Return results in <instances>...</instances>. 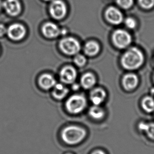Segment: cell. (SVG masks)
Here are the masks:
<instances>
[{"instance_id": "obj_1", "label": "cell", "mask_w": 154, "mask_h": 154, "mask_svg": "<svg viewBox=\"0 0 154 154\" xmlns=\"http://www.w3.org/2000/svg\"><path fill=\"white\" fill-rule=\"evenodd\" d=\"M145 57L142 51L136 47H133L123 54L121 62L125 69L134 70L140 68L143 65Z\"/></svg>"}, {"instance_id": "obj_2", "label": "cell", "mask_w": 154, "mask_h": 154, "mask_svg": "<svg viewBox=\"0 0 154 154\" xmlns=\"http://www.w3.org/2000/svg\"><path fill=\"white\" fill-rule=\"evenodd\" d=\"M61 136L66 144L76 145L83 140L86 136V131L79 126H70L63 130Z\"/></svg>"}, {"instance_id": "obj_3", "label": "cell", "mask_w": 154, "mask_h": 154, "mask_svg": "<svg viewBox=\"0 0 154 154\" xmlns=\"http://www.w3.org/2000/svg\"><path fill=\"white\" fill-rule=\"evenodd\" d=\"M87 101L85 98L81 95L71 96L66 102V108L69 113L77 114L81 113L85 108Z\"/></svg>"}, {"instance_id": "obj_4", "label": "cell", "mask_w": 154, "mask_h": 154, "mask_svg": "<svg viewBox=\"0 0 154 154\" xmlns=\"http://www.w3.org/2000/svg\"><path fill=\"white\" fill-rule=\"evenodd\" d=\"M60 47L64 53L67 55L77 54L81 50L79 42L75 38H64L60 42Z\"/></svg>"}, {"instance_id": "obj_5", "label": "cell", "mask_w": 154, "mask_h": 154, "mask_svg": "<svg viewBox=\"0 0 154 154\" xmlns=\"http://www.w3.org/2000/svg\"><path fill=\"white\" fill-rule=\"evenodd\" d=\"M113 43L117 48L124 49L129 46L132 41L130 34L123 30H117L112 36Z\"/></svg>"}, {"instance_id": "obj_6", "label": "cell", "mask_w": 154, "mask_h": 154, "mask_svg": "<svg viewBox=\"0 0 154 154\" xmlns=\"http://www.w3.org/2000/svg\"><path fill=\"white\" fill-rule=\"evenodd\" d=\"M26 30L24 25L20 23H14L7 27L6 34L13 41H20L24 38Z\"/></svg>"}, {"instance_id": "obj_7", "label": "cell", "mask_w": 154, "mask_h": 154, "mask_svg": "<svg viewBox=\"0 0 154 154\" xmlns=\"http://www.w3.org/2000/svg\"><path fill=\"white\" fill-rule=\"evenodd\" d=\"M66 5L61 0L53 1L50 6L51 14L54 19H63L66 14Z\"/></svg>"}, {"instance_id": "obj_8", "label": "cell", "mask_w": 154, "mask_h": 154, "mask_svg": "<svg viewBox=\"0 0 154 154\" xmlns=\"http://www.w3.org/2000/svg\"><path fill=\"white\" fill-rule=\"evenodd\" d=\"M3 9L9 15L16 17L21 13L22 5L19 0H4Z\"/></svg>"}, {"instance_id": "obj_9", "label": "cell", "mask_w": 154, "mask_h": 154, "mask_svg": "<svg viewBox=\"0 0 154 154\" xmlns=\"http://www.w3.org/2000/svg\"><path fill=\"white\" fill-rule=\"evenodd\" d=\"M105 16L109 22L115 25L119 24L123 21V14L119 9L114 7H109L107 8Z\"/></svg>"}, {"instance_id": "obj_10", "label": "cell", "mask_w": 154, "mask_h": 154, "mask_svg": "<svg viewBox=\"0 0 154 154\" xmlns=\"http://www.w3.org/2000/svg\"><path fill=\"white\" fill-rule=\"evenodd\" d=\"M77 77V72L75 68L71 66H66L63 68L60 72V78L63 82L71 84L75 81Z\"/></svg>"}, {"instance_id": "obj_11", "label": "cell", "mask_w": 154, "mask_h": 154, "mask_svg": "<svg viewBox=\"0 0 154 154\" xmlns=\"http://www.w3.org/2000/svg\"><path fill=\"white\" fill-rule=\"evenodd\" d=\"M42 32L45 37L48 38H54L60 34V30L55 23L48 22L42 27Z\"/></svg>"}, {"instance_id": "obj_12", "label": "cell", "mask_w": 154, "mask_h": 154, "mask_svg": "<svg viewBox=\"0 0 154 154\" xmlns=\"http://www.w3.org/2000/svg\"><path fill=\"white\" fill-rule=\"evenodd\" d=\"M106 97V92L100 88H95L90 94V99L94 105L99 106L104 102Z\"/></svg>"}, {"instance_id": "obj_13", "label": "cell", "mask_w": 154, "mask_h": 154, "mask_svg": "<svg viewBox=\"0 0 154 154\" xmlns=\"http://www.w3.org/2000/svg\"><path fill=\"white\" fill-rule=\"evenodd\" d=\"M138 83L137 76L134 73H128L123 78V87L127 90H131L135 89L137 86Z\"/></svg>"}, {"instance_id": "obj_14", "label": "cell", "mask_w": 154, "mask_h": 154, "mask_svg": "<svg viewBox=\"0 0 154 154\" xmlns=\"http://www.w3.org/2000/svg\"><path fill=\"white\" fill-rule=\"evenodd\" d=\"M38 83L42 89L48 90L54 87L56 85V81L52 75L49 74H44L40 77Z\"/></svg>"}, {"instance_id": "obj_15", "label": "cell", "mask_w": 154, "mask_h": 154, "mask_svg": "<svg viewBox=\"0 0 154 154\" xmlns=\"http://www.w3.org/2000/svg\"><path fill=\"white\" fill-rule=\"evenodd\" d=\"M82 86L85 89L92 88L96 83V79L92 73H88L84 74L82 77L81 80Z\"/></svg>"}, {"instance_id": "obj_16", "label": "cell", "mask_w": 154, "mask_h": 154, "mask_svg": "<svg viewBox=\"0 0 154 154\" xmlns=\"http://www.w3.org/2000/svg\"><path fill=\"white\" fill-rule=\"evenodd\" d=\"M85 54L89 56H94L100 51V46L96 42L89 41L86 43L84 48Z\"/></svg>"}, {"instance_id": "obj_17", "label": "cell", "mask_w": 154, "mask_h": 154, "mask_svg": "<svg viewBox=\"0 0 154 154\" xmlns=\"http://www.w3.org/2000/svg\"><path fill=\"white\" fill-rule=\"evenodd\" d=\"M68 92L69 89L67 88L60 83H57L54 85L53 95L57 99H62L66 97Z\"/></svg>"}, {"instance_id": "obj_18", "label": "cell", "mask_w": 154, "mask_h": 154, "mask_svg": "<svg viewBox=\"0 0 154 154\" xmlns=\"http://www.w3.org/2000/svg\"><path fill=\"white\" fill-rule=\"evenodd\" d=\"M138 127L140 130L145 131L149 137L154 140V124L140 123Z\"/></svg>"}, {"instance_id": "obj_19", "label": "cell", "mask_w": 154, "mask_h": 154, "mask_svg": "<svg viewBox=\"0 0 154 154\" xmlns=\"http://www.w3.org/2000/svg\"><path fill=\"white\" fill-rule=\"evenodd\" d=\"M89 115L92 118L95 119H100L104 116V111L100 107L96 105L92 106L89 110Z\"/></svg>"}, {"instance_id": "obj_20", "label": "cell", "mask_w": 154, "mask_h": 154, "mask_svg": "<svg viewBox=\"0 0 154 154\" xmlns=\"http://www.w3.org/2000/svg\"><path fill=\"white\" fill-rule=\"evenodd\" d=\"M142 105L145 111L151 113L154 111V99L151 97H146L142 101Z\"/></svg>"}, {"instance_id": "obj_21", "label": "cell", "mask_w": 154, "mask_h": 154, "mask_svg": "<svg viewBox=\"0 0 154 154\" xmlns=\"http://www.w3.org/2000/svg\"><path fill=\"white\" fill-rule=\"evenodd\" d=\"M142 8L146 10L152 8L154 6V0H138Z\"/></svg>"}, {"instance_id": "obj_22", "label": "cell", "mask_w": 154, "mask_h": 154, "mask_svg": "<svg viewBox=\"0 0 154 154\" xmlns=\"http://www.w3.org/2000/svg\"><path fill=\"white\" fill-rule=\"evenodd\" d=\"M133 0H117V3L121 8L128 9L133 5Z\"/></svg>"}, {"instance_id": "obj_23", "label": "cell", "mask_w": 154, "mask_h": 154, "mask_svg": "<svg viewBox=\"0 0 154 154\" xmlns=\"http://www.w3.org/2000/svg\"><path fill=\"white\" fill-rule=\"evenodd\" d=\"M74 63L79 67H83L85 65L86 59L85 57L82 54H76L74 58Z\"/></svg>"}, {"instance_id": "obj_24", "label": "cell", "mask_w": 154, "mask_h": 154, "mask_svg": "<svg viewBox=\"0 0 154 154\" xmlns=\"http://www.w3.org/2000/svg\"><path fill=\"white\" fill-rule=\"evenodd\" d=\"M125 23L126 26L131 29H133L134 28H135L137 25V23L135 20L132 18H127L125 20Z\"/></svg>"}, {"instance_id": "obj_25", "label": "cell", "mask_w": 154, "mask_h": 154, "mask_svg": "<svg viewBox=\"0 0 154 154\" xmlns=\"http://www.w3.org/2000/svg\"><path fill=\"white\" fill-rule=\"evenodd\" d=\"M7 27L3 24H0V37L6 34Z\"/></svg>"}, {"instance_id": "obj_26", "label": "cell", "mask_w": 154, "mask_h": 154, "mask_svg": "<svg viewBox=\"0 0 154 154\" xmlns=\"http://www.w3.org/2000/svg\"><path fill=\"white\" fill-rule=\"evenodd\" d=\"M91 154H106V153L102 150H97L93 152Z\"/></svg>"}, {"instance_id": "obj_27", "label": "cell", "mask_w": 154, "mask_h": 154, "mask_svg": "<svg viewBox=\"0 0 154 154\" xmlns=\"http://www.w3.org/2000/svg\"><path fill=\"white\" fill-rule=\"evenodd\" d=\"M3 6H4V1L0 0V10L3 9Z\"/></svg>"}, {"instance_id": "obj_28", "label": "cell", "mask_w": 154, "mask_h": 154, "mask_svg": "<svg viewBox=\"0 0 154 154\" xmlns=\"http://www.w3.org/2000/svg\"><path fill=\"white\" fill-rule=\"evenodd\" d=\"M72 88H73V89L78 90L79 89V85L77 84H74L72 86Z\"/></svg>"}, {"instance_id": "obj_29", "label": "cell", "mask_w": 154, "mask_h": 154, "mask_svg": "<svg viewBox=\"0 0 154 154\" xmlns=\"http://www.w3.org/2000/svg\"><path fill=\"white\" fill-rule=\"evenodd\" d=\"M45 1H53V0H45Z\"/></svg>"}, {"instance_id": "obj_30", "label": "cell", "mask_w": 154, "mask_h": 154, "mask_svg": "<svg viewBox=\"0 0 154 154\" xmlns=\"http://www.w3.org/2000/svg\"><path fill=\"white\" fill-rule=\"evenodd\" d=\"M153 79H154V76H153Z\"/></svg>"}, {"instance_id": "obj_31", "label": "cell", "mask_w": 154, "mask_h": 154, "mask_svg": "<svg viewBox=\"0 0 154 154\" xmlns=\"http://www.w3.org/2000/svg\"></svg>"}]
</instances>
